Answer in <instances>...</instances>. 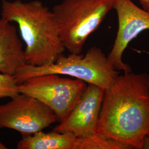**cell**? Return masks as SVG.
<instances>
[{"label":"cell","instance_id":"3","mask_svg":"<svg viewBox=\"0 0 149 149\" xmlns=\"http://www.w3.org/2000/svg\"><path fill=\"white\" fill-rule=\"evenodd\" d=\"M45 74L71 76L106 90L119 74L101 48L92 47L85 55L64 54L52 64L43 66L25 64L14 75L18 85L28 79Z\"/></svg>","mask_w":149,"mask_h":149},{"label":"cell","instance_id":"9","mask_svg":"<svg viewBox=\"0 0 149 149\" xmlns=\"http://www.w3.org/2000/svg\"><path fill=\"white\" fill-rule=\"evenodd\" d=\"M26 64L24 49L16 27L0 18V72L14 76Z\"/></svg>","mask_w":149,"mask_h":149},{"label":"cell","instance_id":"14","mask_svg":"<svg viewBox=\"0 0 149 149\" xmlns=\"http://www.w3.org/2000/svg\"><path fill=\"white\" fill-rule=\"evenodd\" d=\"M143 149H149V136L144 139Z\"/></svg>","mask_w":149,"mask_h":149},{"label":"cell","instance_id":"6","mask_svg":"<svg viewBox=\"0 0 149 149\" xmlns=\"http://www.w3.org/2000/svg\"><path fill=\"white\" fill-rule=\"evenodd\" d=\"M59 122L55 113L42 102L19 93L10 101L0 104V129L16 130L22 135H31Z\"/></svg>","mask_w":149,"mask_h":149},{"label":"cell","instance_id":"4","mask_svg":"<svg viewBox=\"0 0 149 149\" xmlns=\"http://www.w3.org/2000/svg\"><path fill=\"white\" fill-rule=\"evenodd\" d=\"M114 0H63L52 9L61 42L70 53L81 54L88 38L113 10Z\"/></svg>","mask_w":149,"mask_h":149},{"label":"cell","instance_id":"13","mask_svg":"<svg viewBox=\"0 0 149 149\" xmlns=\"http://www.w3.org/2000/svg\"><path fill=\"white\" fill-rule=\"evenodd\" d=\"M142 8L149 12V0H138Z\"/></svg>","mask_w":149,"mask_h":149},{"label":"cell","instance_id":"12","mask_svg":"<svg viewBox=\"0 0 149 149\" xmlns=\"http://www.w3.org/2000/svg\"><path fill=\"white\" fill-rule=\"evenodd\" d=\"M19 93L14 76L0 72V99L13 98Z\"/></svg>","mask_w":149,"mask_h":149},{"label":"cell","instance_id":"11","mask_svg":"<svg viewBox=\"0 0 149 149\" xmlns=\"http://www.w3.org/2000/svg\"><path fill=\"white\" fill-rule=\"evenodd\" d=\"M78 138L77 149H129L116 140L97 133L88 138Z\"/></svg>","mask_w":149,"mask_h":149},{"label":"cell","instance_id":"2","mask_svg":"<svg viewBox=\"0 0 149 149\" xmlns=\"http://www.w3.org/2000/svg\"><path fill=\"white\" fill-rule=\"evenodd\" d=\"M1 17L17 24L25 44L26 64L43 66L54 63L65 48L52 11L38 0H3Z\"/></svg>","mask_w":149,"mask_h":149},{"label":"cell","instance_id":"8","mask_svg":"<svg viewBox=\"0 0 149 149\" xmlns=\"http://www.w3.org/2000/svg\"><path fill=\"white\" fill-rule=\"evenodd\" d=\"M104 95V89L87 84L85 90L69 116L53 130L70 133L80 138L96 135Z\"/></svg>","mask_w":149,"mask_h":149},{"label":"cell","instance_id":"1","mask_svg":"<svg viewBox=\"0 0 149 149\" xmlns=\"http://www.w3.org/2000/svg\"><path fill=\"white\" fill-rule=\"evenodd\" d=\"M96 133L129 149H143L149 136V74H119L104 90Z\"/></svg>","mask_w":149,"mask_h":149},{"label":"cell","instance_id":"5","mask_svg":"<svg viewBox=\"0 0 149 149\" xmlns=\"http://www.w3.org/2000/svg\"><path fill=\"white\" fill-rule=\"evenodd\" d=\"M87 84L58 74H45L28 79L18 85L19 93L32 96L50 108L62 122L69 116Z\"/></svg>","mask_w":149,"mask_h":149},{"label":"cell","instance_id":"7","mask_svg":"<svg viewBox=\"0 0 149 149\" xmlns=\"http://www.w3.org/2000/svg\"><path fill=\"white\" fill-rule=\"evenodd\" d=\"M113 9L117 15V36L107 58L116 70L132 72L130 66L123 61V55L130 42L141 32L149 29V12L140 8L132 0H114Z\"/></svg>","mask_w":149,"mask_h":149},{"label":"cell","instance_id":"10","mask_svg":"<svg viewBox=\"0 0 149 149\" xmlns=\"http://www.w3.org/2000/svg\"><path fill=\"white\" fill-rule=\"evenodd\" d=\"M79 138L70 133L53 130L40 131L31 135H22L17 144L18 149H77Z\"/></svg>","mask_w":149,"mask_h":149}]
</instances>
